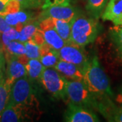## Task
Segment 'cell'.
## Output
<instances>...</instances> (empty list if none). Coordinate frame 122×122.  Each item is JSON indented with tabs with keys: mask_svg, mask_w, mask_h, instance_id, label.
I'll return each instance as SVG.
<instances>
[{
	"mask_svg": "<svg viewBox=\"0 0 122 122\" xmlns=\"http://www.w3.org/2000/svg\"></svg>",
	"mask_w": 122,
	"mask_h": 122,
	"instance_id": "74e56055",
	"label": "cell"
},
{
	"mask_svg": "<svg viewBox=\"0 0 122 122\" xmlns=\"http://www.w3.org/2000/svg\"><path fill=\"white\" fill-rule=\"evenodd\" d=\"M0 46H2V45H1V43H0Z\"/></svg>",
	"mask_w": 122,
	"mask_h": 122,
	"instance_id": "d590c367",
	"label": "cell"
},
{
	"mask_svg": "<svg viewBox=\"0 0 122 122\" xmlns=\"http://www.w3.org/2000/svg\"><path fill=\"white\" fill-rule=\"evenodd\" d=\"M5 4L3 1H0V15L3 16L5 11Z\"/></svg>",
	"mask_w": 122,
	"mask_h": 122,
	"instance_id": "836d02e7",
	"label": "cell"
},
{
	"mask_svg": "<svg viewBox=\"0 0 122 122\" xmlns=\"http://www.w3.org/2000/svg\"><path fill=\"white\" fill-rule=\"evenodd\" d=\"M29 1L31 5V8H37L40 6H42L44 0H29Z\"/></svg>",
	"mask_w": 122,
	"mask_h": 122,
	"instance_id": "f546056e",
	"label": "cell"
},
{
	"mask_svg": "<svg viewBox=\"0 0 122 122\" xmlns=\"http://www.w3.org/2000/svg\"><path fill=\"white\" fill-rule=\"evenodd\" d=\"M27 105H9L0 114V122H22L27 117Z\"/></svg>",
	"mask_w": 122,
	"mask_h": 122,
	"instance_id": "30bf717a",
	"label": "cell"
},
{
	"mask_svg": "<svg viewBox=\"0 0 122 122\" xmlns=\"http://www.w3.org/2000/svg\"><path fill=\"white\" fill-rule=\"evenodd\" d=\"M66 93L70 102L89 109H95L96 96L90 92L83 80L68 81Z\"/></svg>",
	"mask_w": 122,
	"mask_h": 122,
	"instance_id": "277c9868",
	"label": "cell"
},
{
	"mask_svg": "<svg viewBox=\"0 0 122 122\" xmlns=\"http://www.w3.org/2000/svg\"><path fill=\"white\" fill-rule=\"evenodd\" d=\"M25 66L27 77L31 82L36 81L38 79L39 80L41 75L46 68L39 59H29L28 63Z\"/></svg>",
	"mask_w": 122,
	"mask_h": 122,
	"instance_id": "9a60e30c",
	"label": "cell"
},
{
	"mask_svg": "<svg viewBox=\"0 0 122 122\" xmlns=\"http://www.w3.org/2000/svg\"><path fill=\"white\" fill-rule=\"evenodd\" d=\"M64 120L67 122H100L95 113L85 107L79 106L69 102L64 115Z\"/></svg>",
	"mask_w": 122,
	"mask_h": 122,
	"instance_id": "ba28073f",
	"label": "cell"
},
{
	"mask_svg": "<svg viewBox=\"0 0 122 122\" xmlns=\"http://www.w3.org/2000/svg\"><path fill=\"white\" fill-rule=\"evenodd\" d=\"M4 55L7 62L6 78H5V81L12 87L17 79L27 75L26 66L18 61L16 56L5 54Z\"/></svg>",
	"mask_w": 122,
	"mask_h": 122,
	"instance_id": "9c48e42d",
	"label": "cell"
},
{
	"mask_svg": "<svg viewBox=\"0 0 122 122\" xmlns=\"http://www.w3.org/2000/svg\"><path fill=\"white\" fill-rule=\"evenodd\" d=\"M101 29L97 19L81 12L71 21V44L83 48L95 41Z\"/></svg>",
	"mask_w": 122,
	"mask_h": 122,
	"instance_id": "6da1fadb",
	"label": "cell"
},
{
	"mask_svg": "<svg viewBox=\"0 0 122 122\" xmlns=\"http://www.w3.org/2000/svg\"><path fill=\"white\" fill-rule=\"evenodd\" d=\"M0 1H3L4 3H5V4H7V3L9 1H10V0H0Z\"/></svg>",
	"mask_w": 122,
	"mask_h": 122,
	"instance_id": "e575fe53",
	"label": "cell"
},
{
	"mask_svg": "<svg viewBox=\"0 0 122 122\" xmlns=\"http://www.w3.org/2000/svg\"><path fill=\"white\" fill-rule=\"evenodd\" d=\"M54 69L65 75V77L73 80H83V73L78 66L60 59Z\"/></svg>",
	"mask_w": 122,
	"mask_h": 122,
	"instance_id": "7c38bea8",
	"label": "cell"
},
{
	"mask_svg": "<svg viewBox=\"0 0 122 122\" xmlns=\"http://www.w3.org/2000/svg\"><path fill=\"white\" fill-rule=\"evenodd\" d=\"M22 6V8H31L30 1L29 0H18Z\"/></svg>",
	"mask_w": 122,
	"mask_h": 122,
	"instance_id": "1f68e13d",
	"label": "cell"
},
{
	"mask_svg": "<svg viewBox=\"0 0 122 122\" xmlns=\"http://www.w3.org/2000/svg\"><path fill=\"white\" fill-rule=\"evenodd\" d=\"M39 24L38 20H35L33 22L25 25L20 32L18 41L22 43H25L26 41L32 39L33 35L39 29Z\"/></svg>",
	"mask_w": 122,
	"mask_h": 122,
	"instance_id": "ac0fdd59",
	"label": "cell"
},
{
	"mask_svg": "<svg viewBox=\"0 0 122 122\" xmlns=\"http://www.w3.org/2000/svg\"><path fill=\"white\" fill-rule=\"evenodd\" d=\"M83 12L76 7L70 4L56 5L43 9L37 20L40 22L47 18H53L60 20L71 21L75 16Z\"/></svg>",
	"mask_w": 122,
	"mask_h": 122,
	"instance_id": "8992f818",
	"label": "cell"
},
{
	"mask_svg": "<svg viewBox=\"0 0 122 122\" xmlns=\"http://www.w3.org/2000/svg\"><path fill=\"white\" fill-rule=\"evenodd\" d=\"M32 82L27 75L17 79L11 87L8 105H31L34 100Z\"/></svg>",
	"mask_w": 122,
	"mask_h": 122,
	"instance_id": "5b68a950",
	"label": "cell"
},
{
	"mask_svg": "<svg viewBox=\"0 0 122 122\" xmlns=\"http://www.w3.org/2000/svg\"><path fill=\"white\" fill-rule=\"evenodd\" d=\"M20 36V32H18L14 27H10L8 30L3 33L1 35V39L3 42V47L6 46L10 41L14 40H18Z\"/></svg>",
	"mask_w": 122,
	"mask_h": 122,
	"instance_id": "603a6c76",
	"label": "cell"
},
{
	"mask_svg": "<svg viewBox=\"0 0 122 122\" xmlns=\"http://www.w3.org/2000/svg\"><path fill=\"white\" fill-rule=\"evenodd\" d=\"M31 39H33L35 43L38 44L39 46H41V45H42V44L45 43V40H44L43 34L41 33V30H39V29L35 33V34L33 35V37H32Z\"/></svg>",
	"mask_w": 122,
	"mask_h": 122,
	"instance_id": "4316f807",
	"label": "cell"
},
{
	"mask_svg": "<svg viewBox=\"0 0 122 122\" xmlns=\"http://www.w3.org/2000/svg\"><path fill=\"white\" fill-rule=\"evenodd\" d=\"M108 0H87L86 11L90 17L98 19L103 13Z\"/></svg>",
	"mask_w": 122,
	"mask_h": 122,
	"instance_id": "e0dca14e",
	"label": "cell"
},
{
	"mask_svg": "<svg viewBox=\"0 0 122 122\" xmlns=\"http://www.w3.org/2000/svg\"><path fill=\"white\" fill-rule=\"evenodd\" d=\"M115 101L119 105V107L122 108V86L118 89L117 94L115 97Z\"/></svg>",
	"mask_w": 122,
	"mask_h": 122,
	"instance_id": "f1b7e54d",
	"label": "cell"
},
{
	"mask_svg": "<svg viewBox=\"0 0 122 122\" xmlns=\"http://www.w3.org/2000/svg\"><path fill=\"white\" fill-rule=\"evenodd\" d=\"M101 18L115 25H122V0H109Z\"/></svg>",
	"mask_w": 122,
	"mask_h": 122,
	"instance_id": "8fae6325",
	"label": "cell"
},
{
	"mask_svg": "<svg viewBox=\"0 0 122 122\" xmlns=\"http://www.w3.org/2000/svg\"><path fill=\"white\" fill-rule=\"evenodd\" d=\"M43 34L45 42L56 50H60L66 44V42L59 35L54 27H50L41 30Z\"/></svg>",
	"mask_w": 122,
	"mask_h": 122,
	"instance_id": "5bb4252c",
	"label": "cell"
},
{
	"mask_svg": "<svg viewBox=\"0 0 122 122\" xmlns=\"http://www.w3.org/2000/svg\"><path fill=\"white\" fill-rule=\"evenodd\" d=\"M44 87L57 99L66 101L68 99L66 86L68 80L56 69L45 68L39 79Z\"/></svg>",
	"mask_w": 122,
	"mask_h": 122,
	"instance_id": "3957f363",
	"label": "cell"
},
{
	"mask_svg": "<svg viewBox=\"0 0 122 122\" xmlns=\"http://www.w3.org/2000/svg\"><path fill=\"white\" fill-rule=\"evenodd\" d=\"M109 34L115 46L122 56V25H115L112 27Z\"/></svg>",
	"mask_w": 122,
	"mask_h": 122,
	"instance_id": "ffe728a7",
	"label": "cell"
},
{
	"mask_svg": "<svg viewBox=\"0 0 122 122\" xmlns=\"http://www.w3.org/2000/svg\"><path fill=\"white\" fill-rule=\"evenodd\" d=\"M11 87L5 82V79L0 83V114L8 105Z\"/></svg>",
	"mask_w": 122,
	"mask_h": 122,
	"instance_id": "7402d4cb",
	"label": "cell"
},
{
	"mask_svg": "<svg viewBox=\"0 0 122 122\" xmlns=\"http://www.w3.org/2000/svg\"><path fill=\"white\" fill-rule=\"evenodd\" d=\"M4 51L5 54H10L14 56H19L26 54V49L24 45L20 41L14 40L10 42L8 45L4 47Z\"/></svg>",
	"mask_w": 122,
	"mask_h": 122,
	"instance_id": "d6986e66",
	"label": "cell"
},
{
	"mask_svg": "<svg viewBox=\"0 0 122 122\" xmlns=\"http://www.w3.org/2000/svg\"><path fill=\"white\" fill-rule=\"evenodd\" d=\"M0 33H1V30H0Z\"/></svg>",
	"mask_w": 122,
	"mask_h": 122,
	"instance_id": "8d00e7d4",
	"label": "cell"
},
{
	"mask_svg": "<svg viewBox=\"0 0 122 122\" xmlns=\"http://www.w3.org/2000/svg\"><path fill=\"white\" fill-rule=\"evenodd\" d=\"M54 28L66 44H71V21L53 18Z\"/></svg>",
	"mask_w": 122,
	"mask_h": 122,
	"instance_id": "2e32d148",
	"label": "cell"
},
{
	"mask_svg": "<svg viewBox=\"0 0 122 122\" xmlns=\"http://www.w3.org/2000/svg\"><path fill=\"white\" fill-rule=\"evenodd\" d=\"M24 45L26 49V55L29 59H39L40 46L31 39L25 41Z\"/></svg>",
	"mask_w": 122,
	"mask_h": 122,
	"instance_id": "44dd1931",
	"label": "cell"
},
{
	"mask_svg": "<svg viewBox=\"0 0 122 122\" xmlns=\"http://www.w3.org/2000/svg\"><path fill=\"white\" fill-rule=\"evenodd\" d=\"M4 17L5 21L8 22V24L10 25V26H16L18 23V20L16 13L8 14L5 15Z\"/></svg>",
	"mask_w": 122,
	"mask_h": 122,
	"instance_id": "484cf974",
	"label": "cell"
},
{
	"mask_svg": "<svg viewBox=\"0 0 122 122\" xmlns=\"http://www.w3.org/2000/svg\"><path fill=\"white\" fill-rule=\"evenodd\" d=\"M81 48L75 44H66L58 50V53L61 59L78 66L83 73L90 60H88L83 50Z\"/></svg>",
	"mask_w": 122,
	"mask_h": 122,
	"instance_id": "52a82bcc",
	"label": "cell"
},
{
	"mask_svg": "<svg viewBox=\"0 0 122 122\" xmlns=\"http://www.w3.org/2000/svg\"><path fill=\"white\" fill-rule=\"evenodd\" d=\"M11 26L10 25L8 24V22L5 21L4 17L1 15H0V30L1 33H4L7 30H8L9 29Z\"/></svg>",
	"mask_w": 122,
	"mask_h": 122,
	"instance_id": "83f0119b",
	"label": "cell"
},
{
	"mask_svg": "<svg viewBox=\"0 0 122 122\" xmlns=\"http://www.w3.org/2000/svg\"><path fill=\"white\" fill-rule=\"evenodd\" d=\"M83 81L94 96L113 97L109 78L101 68L96 56L90 60L88 65L84 70Z\"/></svg>",
	"mask_w": 122,
	"mask_h": 122,
	"instance_id": "7a4b0ae2",
	"label": "cell"
},
{
	"mask_svg": "<svg viewBox=\"0 0 122 122\" xmlns=\"http://www.w3.org/2000/svg\"><path fill=\"white\" fill-rule=\"evenodd\" d=\"M61 59L58 51L54 50L46 42L40 46L39 61L46 68L54 67Z\"/></svg>",
	"mask_w": 122,
	"mask_h": 122,
	"instance_id": "4fadbf2b",
	"label": "cell"
},
{
	"mask_svg": "<svg viewBox=\"0 0 122 122\" xmlns=\"http://www.w3.org/2000/svg\"><path fill=\"white\" fill-rule=\"evenodd\" d=\"M21 8H22L21 4L18 0H10L5 5L3 16H4L5 15L8 14L16 13L18 11H20Z\"/></svg>",
	"mask_w": 122,
	"mask_h": 122,
	"instance_id": "d4e9b609",
	"label": "cell"
},
{
	"mask_svg": "<svg viewBox=\"0 0 122 122\" xmlns=\"http://www.w3.org/2000/svg\"><path fill=\"white\" fill-rule=\"evenodd\" d=\"M17 16L18 22H20L25 25L28 23L33 22L37 20V17H35L34 14L30 12H25V11H18L16 13Z\"/></svg>",
	"mask_w": 122,
	"mask_h": 122,
	"instance_id": "cb8c5ba5",
	"label": "cell"
},
{
	"mask_svg": "<svg viewBox=\"0 0 122 122\" xmlns=\"http://www.w3.org/2000/svg\"><path fill=\"white\" fill-rule=\"evenodd\" d=\"M5 58L4 55V47L0 46V66L5 67Z\"/></svg>",
	"mask_w": 122,
	"mask_h": 122,
	"instance_id": "4dcf8cb0",
	"label": "cell"
},
{
	"mask_svg": "<svg viewBox=\"0 0 122 122\" xmlns=\"http://www.w3.org/2000/svg\"><path fill=\"white\" fill-rule=\"evenodd\" d=\"M5 71V67H3L1 66H0V83H1L5 79L4 77V72Z\"/></svg>",
	"mask_w": 122,
	"mask_h": 122,
	"instance_id": "d6a6232c",
	"label": "cell"
}]
</instances>
